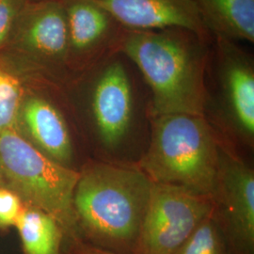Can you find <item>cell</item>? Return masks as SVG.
Returning <instances> with one entry per match:
<instances>
[{"instance_id": "e0dca14e", "label": "cell", "mask_w": 254, "mask_h": 254, "mask_svg": "<svg viewBox=\"0 0 254 254\" xmlns=\"http://www.w3.org/2000/svg\"><path fill=\"white\" fill-rule=\"evenodd\" d=\"M24 210V204L11 191L0 188V231L15 228Z\"/></svg>"}, {"instance_id": "5bb4252c", "label": "cell", "mask_w": 254, "mask_h": 254, "mask_svg": "<svg viewBox=\"0 0 254 254\" xmlns=\"http://www.w3.org/2000/svg\"><path fill=\"white\" fill-rule=\"evenodd\" d=\"M15 229L22 254H63L64 229L45 211L24 206Z\"/></svg>"}, {"instance_id": "8fae6325", "label": "cell", "mask_w": 254, "mask_h": 254, "mask_svg": "<svg viewBox=\"0 0 254 254\" xmlns=\"http://www.w3.org/2000/svg\"><path fill=\"white\" fill-rule=\"evenodd\" d=\"M215 215L232 254H254V170L220 144Z\"/></svg>"}, {"instance_id": "9c48e42d", "label": "cell", "mask_w": 254, "mask_h": 254, "mask_svg": "<svg viewBox=\"0 0 254 254\" xmlns=\"http://www.w3.org/2000/svg\"><path fill=\"white\" fill-rule=\"evenodd\" d=\"M215 208L214 200L153 183L134 254H174Z\"/></svg>"}, {"instance_id": "6da1fadb", "label": "cell", "mask_w": 254, "mask_h": 254, "mask_svg": "<svg viewBox=\"0 0 254 254\" xmlns=\"http://www.w3.org/2000/svg\"><path fill=\"white\" fill-rule=\"evenodd\" d=\"M212 39L183 27L126 29L120 52L135 65L145 83L150 94L149 119L166 114L204 116Z\"/></svg>"}, {"instance_id": "3957f363", "label": "cell", "mask_w": 254, "mask_h": 254, "mask_svg": "<svg viewBox=\"0 0 254 254\" xmlns=\"http://www.w3.org/2000/svg\"><path fill=\"white\" fill-rule=\"evenodd\" d=\"M151 140L136 166L155 184L214 198L220 141L203 115L166 114L149 119Z\"/></svg>"}, {"instance_id": "30bf717a", "label": "cell", "mask_w": 254, "mask_h": 254, "mask_svg": "<svg viewBox=\"0 0 254 254\" xmlns=\"http://www.w3.org/2000/svg\"><path fill=\"white\" fill-rule=\"evenodd\" d=\"M67 29L71 82L110 55L120 52L126 27L96 0H61Z\"/></svg>"}, {"instance_id": "7c38bea8", "label": "cell", "mask_w": 254, "mask_h": 254, "mask_svg": "<svg viewBox=\"0 0 254 254\" xmlns=\"http://www.w3.org/2000/svg\"><path fill=\"white\" fill-rule=\"evenodd\" d=\"M123 27L130 30L168 27L190 29L205 39L213 35L204 25L194 0H96Z\"/></svg>"}, {"instance_id": "ffe728a7", "label": "cell", "mask_w": 254, "mask_h": 254, "mask_svg": "<svg viewBox=\"0 0 254 254\" xmlns=\"http://www.w3.org/2000/svg\"><path fill=\"white\" fill-rule=\"evenodd\" d=\"M27 2H43V1H58V0H26Z\"/></svg>"}, {"instance_id": "d6986e66", "label": "cell", "mask_w": 254, "mask_h": 254, "mask_svg": "<svg viewBox=\"0 0 254 254\" xmlns=\"http://www.w3.org/2000/svg\"><path fill=\"white\" fill-rule=\"evenodd\" d=\"M63 254H126L91 245L77 236H64Z\"/></svg>"}, {"instance_id": "7a4b0ae2", "label": "cell", "mask_w": 254, "mask_h": 254, "mask_svg": "<svg viewBox=\"0 0 254 254\" xmlns=\"http://www.w3.org/2000/svg\"><path fill=\"white\" fill-rule=\"evenodd\" d=\"M73 195L76 236L115 253L134 254L153 182L137 166L87 159Z\"/></svg>"}, {"instance_id": "5b68a950", "label": "cell", "mask_w": 254, "mask_h": 254, "mask_svg": "<svg viewBox=\"0 0 254 254\" xmlns=\"http://www.w3.org/2000/svg\"><path fill=\"white\" fill-rule=\"evenodd\" d=\"M79 172L56 163L13 130L0 135V188L14 193L24 206L53 216L64 236H76L73 195Z\"/></svg>"}, {"instance_id": "9a60e30c", "label": "cell", "mask_w": 254, "mask_h": 254, "mask_svg": "<svg viewBox=\"0 0 254 254\" xmlns=\"http://www.w3.org/2000/svg\"><path fill=\"white\" fill-rule=\"evenodd\" d=\"M26 73L0 54V135L13 129Z\"/></svg>"}, {"instance_id": "ba28073f", "label": "cell", "mask_w": 254, "mask_h": 254, "mask_svg": "<svg viewBox=\"0 0 254 254\" xmlns=\"http://www.w3.org/2000/svg\"><path fill=\"white\" fill-rule=\"evenodd\" d=\"M27 73L68 85L67 29L61 0L27 2L0 52Z\"/></svg>"}, {"instance_id": "2e32d148", "label": "cell", "mask_w": 254, "mask_h": 254, "mask_svg": "<svg viewBox=\"0 0 254 254\" xmlns=\"http://www.w3.org/2000/svg\"><path fill=\"white\" fill-rule=\"evenodd\" d=\"M174 254H232L215 215V208Z\"/></svg>"}, {"instance_id": "52a82bcc", "label": "cell", "mask_w": 254, "mask_h": 254, "mask_svg": "<svg viewBox=\"0 0 254 254\" xmlns=\"http://www.w3.org/2000/svg\"><path fill=\"white\" fill-rule=\"evenodd\" d=\"M205 118L217 119L248 141L254 137V58L237 42L213 36L205 72Z\"/></svg>"}, {"instance_id": "ac0fdd59", "label": "cell", "mask_w": 254, "mask_h": 254, "mask_svg": "<svg viewBox=\"0 0 254 254\" xmlns=\"http://www.w3.org/2000/svg\"><path fill=\"white\" fill-rule=\"evenodd\" d=\"M26 0H0V52L4 49Z\"/></svg>"}, {"instance_id": "8992f818", "label": "cell", "mask_w": 254, "mask_h": 254, "mask_svg": "<svg viewBox=\"0 0 254 254\" xmlns=\"http://www.w3.org/2000/svg\"><path fill=\"white\" fill-rule=\"evenodd\" d=\"M26 73L13 130L40 153L79 171L82 129L66 86L43 74Z\"/></svg>"}, {"instance_id": "277c9868", "label": "cell", "mask_w": 254, "mask_h": 254, "mask_svg": "<svg viewBox=\"0 0 254 254\" xmlns=\"http://www.w3.org/2000/svg\"><path fill=\"white\" fill-rule=\"evenodd\" d=\"M79 125L113 148L137 118H149L150 94L135 65L122 52L110 55L66 85Z\"/></svg>"}, {"instance_id": "4fadbf2b", "label": "cell", "mask_w": 254, "mask_h": 254, "mask_svg": "<svg viewBox=\"0 0 254 254\" xmlns=\"http://www.w3.org/2000/svg\"><path fill=\"white\" fill-rule=\"evenodd\" d=\"M213 36L254 43V0H194Z\"/></svg>"}]
</instances>
